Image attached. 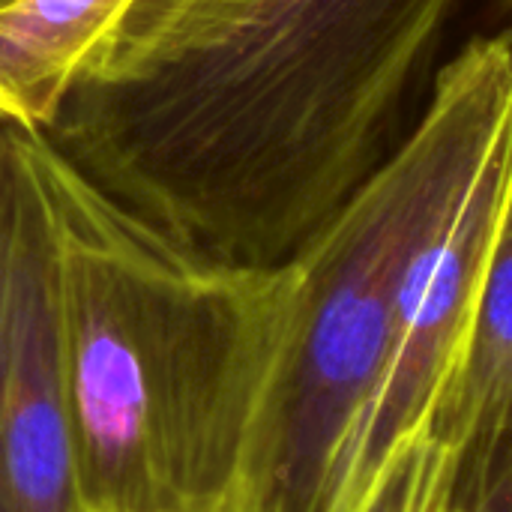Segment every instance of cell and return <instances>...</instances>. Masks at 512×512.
Wrapping results in <instances>:
<instances>
[{
	"label": "cell",
	"instance_id": "6da1fadb",
	"mask_svg": "<svg viewBox=\"0 0 512 512\" xmlns=\"http://www.w3.org/2000/svg\"><path fill=\"white\" fill-rule=\"evenodd\" d=\"M465 0H270L159 75L72 90L45 135L204 252L288 264L390 156Z\"/></svg>",
	"mask_w": 512,
	"mask_h": 512
},
{
	"label": "cell",
	"instance_id": "7a4b0ae2",
	"mask_svg": "<svg viewBox=\"0 0 512 512\" xmlns=\"http://www.w3.org/2000/svg\"><path fill=\"white\" fill-rule=\"evenodd\" d=\"M45 171L81 510L234 501L294 297L291 261L246 267L204 252L120 204L48 135Z\"/></svg>",
	"mask_w": 512,
	"mask_h": 512
},
{
	"label": "cell",
	"instance_id": "3957f363",
	"mask_svg": "<svg viewBox=\"0 0 512 512\" xmlns=\"http://www.w3.org/2000/svg\"><path fill=\"white\" fill-rule=\"evenodd\" d=\"M512 117V30L435 78L417 126L291 258L294 297L258 399L237 498L246 512H357L396 294L423 231Z\"/></svg>",
	"mask_w": 512,
	"mask_h": 512
},
{
	"label": "cell",
	"instance_id": "277c9868",
	"mask_svg": "<svg viewBox=\"0 0 512 512\" xmlns=\"http://www.w3.org/2000/svg\"><path fill=\"white\" fill-rule=\"evenodd\" d=\"M0 512H84L45 135L0 126Z\"/></svg>",
	"mask_w": 512,
	"mask_h": 512
},
{
	"label": "cell",
	"instance_id": "5b68a950",
	"mask_svg": "<svg viewBox=\"0 0 512 512\" xmlns=\"http://www.w3.org/2000/svg\"><path fill=\"white\" fill-rule=\"evenodd\" d=\"M270 0H18L0 9V126L45 132L81 87L159 75L234 36Z\"/></svg>",
	"mask_w": 512,
	"mask_h": 512
},
{
	"label": "cell",
	"instance_id": "8992f818",
	"mask_svg": "<svg viewBox=\"0 0 512 512\" xmlns=\"http://www.w3.org/2000/svg\"><path fill=\"white\" fill-rule=\"evenodd\" d=\"M510 144L512 117L459 198L423 231L405 264L396 294L393 354L366 441V495L384 462L408 438L426 429L438 393L459 357L501 210Z\"/></svg>",
	"mask_w": 512,
	"mask_h": 512
},
{
	"label": "cell",
	"instance_id": "52a82bcc",
	"mask_svg": "<svg viewBox=\"0 0 512 512\" xmlns=\"http://www.w3.org/2000/svg\"><path fill=\"white\" fill-rule=\"evenodd\" d=\"M426 429L453 450L512 438V144L471 321Z\"/></svg>",
	"mask_w": 512,
	"mask_h": 512
},
{
	"label": "cell",
	"instance_id": "ba28073f",
	"mask_svg": "<svg viewBox=\"0 0 512 512\" xmlns=\"http://www.w3.org/2000/svg\"><path fill=\"white\" fill-rule=\"evenodd\" d=\"M456 462L459 450L429 429L417 432L384 462L357 512H444Z\"/></svg>",
	"mask_w": 512,
	"mask_h": 512
},
{
	"label": "cell",
	"instance_id": "9c48e42d",
	"mask_svg": "<svg viewBox=\"0 0 512 512\" xmlns=\"http://www.w3.org/2000/svg\"><path fill=\"white\" fill-rule=\"evenodd\" d=\"M444 512H512V438L459 450Z\"/></svg>",
	"mask_w": 512,
	"mask_h": 512
},
{
	"label": "cell",
	"instance_id": "30bf717a",
	"mask_svg": "<svg viewBox=\"0 0 512 512\" xmlns=\"http://www.w3.org/2000/svg\"><path fill=\"white\" fill-rule=\"evenodd\" d=\"M204 512H246V510H243L240 498H234V501H228V504H222V507H216V510H204Z\"/></svg>",
	"mask_w": 512,
	"mask_h": 512
},
{
	"label": "cell",
	"instance_id": "8fae6325",
	"mask_svg": "<svg viewBox=\"0 0 512 512\" xmlns=\"http://www.w3.org/2000/svg\"><path fill=\"white\" fill-rule=\"evenodd\" d=\"M12 3H18V0H0V9H9Z\"/></svg>",
	"mask_w": 512,
	"mask_h": 512
}]
</instances>
